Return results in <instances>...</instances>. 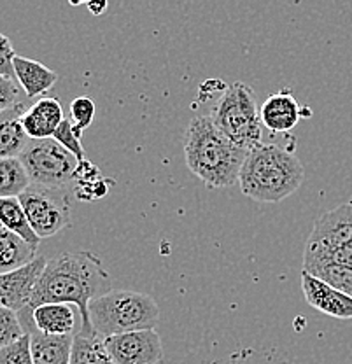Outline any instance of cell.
<instances>
[{
	"mask_svg": "<svg viewBox=\"0 0 352 364\" xmlns=\"http://www.w3.org/2000/svg\"><path fill=\"white\" fill-rule=\"evenodd\" d=\"M111 291V275L97 254L88 250L63 252L48 261L37 280L30 305L23 312H32L46 303H65L74 305L81 314V329H93L90 322V303Z\"/></svg>",
	"mask_w": 352,
	"mask_h": 364,
	"instance_id": "1",
	"label": "cell"
},
{
	"mask_svg": "<svg viewBox=\"0 0 352 364\" xmlns=\"http://www.w3.org/2000/svg\"><path fill=\"white\" fill-rule=\"evenodd\" d=\"M184 156L188 168L207 188L219 189L238 184L247 151L226 139L210 116H196L184 135Z\"/></svg>",
	"mask_w": 352,
	"mask_h": 364,
	"instance_id": "2",
	"label": "cell"
},
{
	"mask_svg": "<svg viewBox=\"0 0 352 364\" xmlns=\"http://www.w3.org/2000/svg\"><path fill=\"white\" fill-rule=\"evenodd\" d=\"M305 179L304 163L275 144H261L244 159L238 186L256 202L277 203L293 195Z\"/></svg>",
	"mask_w": 352,
	"mask_h": 364,
	"instance_id": "3",
	"label": "cell"
},
{
	"mask_svg": "<svg viewBox=\"0 0 352 364\" xmlns=\"http://www.w3.org/2000/svg\"><path fill=\"white\" fill-rule=\"evenodd\" d=\"M90 322L102 338L124 333L154 329L160 322V306L149 294L137 291H111L88 306Z\"/></svg>",
	"mask_w": 352,
	"mask_h": 364,
	"instance_id": "4",
	"label": "cell"
},
{
	"mask_svg": "<svg viewBox=\"0 0 352 364\" xmlns=\"http://www.w3.org/2000/svg\"><path fill=\"white\" fill-rule=\"evenodd\" d=\"M212 121L226 139L244 151L261 146L263 124L256 104V95L251 86L233 82L212 109Z\"/></svg>",
	"mask_w": 352,
	"mask_h": 364,
	"instance_id": "5",
	"label": "cell"
},
{
	"mask_svg": "<svg viewBox=\"0 0 352 364\" xmlns=\"http://www.w3.org/2000/svg\"><path fill=\"white\" fill-rule=\"evenodd\" d=\"M30 182L51 189H63L74 181L79 161L55 139L30 140L20 154Z\"/></svg>",
	"mask_w": 352,
	"mask_h": 364,
	"instance_id": "6",
	"label": "cell"
},
{
	"mask_svg": "<svg viewBox=\"0 0 352 364\" xmlns=\"http://www.w3.org/2000/svg\"><path fill=\"white\" fill-rule=\"evenodd\" d=\"M33 233L43 240L70 225V198L63 189L30 184L18 196Z\"/></svg>",
	"mask_w": 352,
	"mask_h": 364,
	"instance_id": "7",
	"label": "cell"
},
{
	"mask_svg": "<svg viewBox=\"0 0 352 364\" xmlns=\"http://www.w3.org/2000/svg\"><path fill=\"white\" fill-rule=\"evenodd\" d=\"M352 247V202L338 205L321 215L305 244L304 256Z\"/></svg>",
	"mask_w": 352,
	"mask_h": 364,
	"instance_id": "8",
	"label": "cell"
},
{
	"mask_svg": "<svg viewBox=\"0 0 352 364\" xmlns=\"http://www.w3.org/2000/svg\"><path fill=\"white\" fill-rule=\"evenodd\" d=\"M104 341L116 364H160L164 361V345L154 329L109 336Z\"/></svg>",
	"mask_w": 352,
	"mask_h": 364,
	"instance_id": "9",
	"label": "cell"
},
{
	"mask_svg": "<svg viewBox=\"0 0 352 364\" xmlns=\"http://www.w3.org/2000/svg\"><path fill=\"white\" fill-rule=\"evenodd\" d=\"M25 333L37 331L46 336H74L81 329V314L74 305L65 303H46L32 312H20Z\"/></svg>",
	"mask_w": 352,
	"mask_h": 364,
	"instance_id": "10",
	"label": "cell"
},
{
	"mask_svg": "<svg viewBox=\"0 0 352 364\" xmlns=\"http://www.w3.org/2000/svg\"><path fill=\"white\" fill-rule=\"evenodd\" d=\"M46 263V257L37 256L32 263L20 268V270L2 273L0 275V306L13 310L16 314L23 312L30 305L37 280H39Z\"/></svg>",
	"mask_w": 352,
	"mask_h": 364,
	"instance_id": "11",
	"label": "cell"
},
{
	"mask_svg": "<svg viewBox=\"0 0 352 364\" xmlns=\"http://www.w3.org/2000/svg\"><path fill=\"white\" fill-rule=\"evenodd\" d=\"M302 289L310 306L335 318H352V298L323 282L309 272L302 270Z\"/></svg>",
	"mask_w": 352,
	"mask_h": 364,
	"instance_id": "12",
	"label": "cell"
},
{
	"mask_svg": "<svg viewBox=\"0 0 352 364\" xmlns=\"http://www.w3.org/2000/svg\"><path fill=\"white\" fill-rule=\"evenodd\" d=\"M63 119L65 116L58 98L43 97L26 109L21 117V124L30 140H44L53 139Z\"/></svg>",
	"mask_w": 352,
	"mask_h": 364,
	"instance_id": "13",
	"label": "cell"
},
{
	"mask_svg": "<svg viewBox=\"0 0 352 364\" xmlns=\"http://www.w3.org/2000/svg\"><path fill=\"white\" fill-rule=\"evenodd\" d=\"M260 117L261 124L270 132L286 134L293 130L300 121V105L289 91H279L263 102L260 107Z\"/></svg>",
	"mask_w": 352,
	"mask_h": 364,
	"instance_id": "14",
	"label": "cell"
},
{
	"mask_svg": "<svg viewBox=\"0 0 352 364\" xmlns=\"http://www.w3.org/2000/svg\"><path fill=\"white\" fill-rule=\"evenodd\" d=\"M28 107L30 105H26V102H21L0 112V159L20 158L25 147L28 146L30 139L21 124V117Z\"/></svg>",
	"mask_w": 352,
	"mask_h": 364,
	"instance_id": "15",
	"label": "cell"
},
{
	"mask_svg": "<svg viewBox=\"0 0 352 364\" xmlns=\"http://www.w3.org/2000/svg\"><path fill=\"white\" fill-rule=\"evenodd\" d=\"M13 65L18 85L21 86L26 98H36L48 93L58 81L56 72H53L51 68L43 65V63L36 62V60L16 55Z\"/></svg>",
	"mask_w": 352,
	"mask_h": 364,
	"instance_id": "16",
	"label": "cell"
},
{
	"mask_svg": "<svg viewBox=\"0 0 352 364\" xmlns=\"http://www.w3.org/2000/svg\"><path fill=\"white\" fill-rule=\"evenodd\" d=\"M37 249L39 247L25 242L13 231L0 228V275L32 263L37 257Z\"/></svg>",
	"mask_w": 352,
	"mask_h": 364,
	"instance_id": "17",
	"label": "cell"
},
{
	"mask_svg": "<svg viewBox=\"0 0 352 364\" xmlns=\"http://www.w3.org/2000/svg\"><path fill=\"white\" fill-rule=\"evenodd\" d=\"M33 364H70L74 336H46L30 331Z\"/></svg>",
	"mask_w": 352,
	"mask_h": 364,
	"instance_id": "18",
	"label": "cell"
},
{
	"mask_svg": "<svg viewBox=\"0 0 352 364\" xmlns=\"http://www.w3.org/2000/svg\"><path fill=\"white\" fill-rule=\"evenodd\" d=\"M70 364H116L105 341L93 329H79L72 340Z\"/></svg>",
	"mask_w": 352,
	"mask_h": 364,
	"instance_id": "19",
	"label": "cell"
},
{
	"mask_svg": "<svg viewBox=\"0 0 352 364\" xmlns=\"http://www.w3.org/2000/svg\"><path fill=\"white\" fill-rule=\"evenodd\" d=\"M0 225L6 230L13 231L28 244L39 247L41 238L33 233L26 214L18 198H0Z\"/></svg>",
	"mask_w": 352,
	"mask_h": 364,
	"instance_id": "20",
	"label": "cell"
},
{
	"mask_svg": "<svg viewBox=\"0 0 352 364\" xmlns=\"http://www.w3.org/2000/svg\"><path fill=\"white\" fill-rule=\"evenodd\" d=\"M302 270L309 272L310 275L317 277L323 282L338 289L340 293L352 298V268L329 263V261H304Z\"/></svg>",
	"mask_w": 352,
	"mask_h": 364,
	"instance_id": "21",
	"label": "cell"
},
{
	"mask_svg": "<svg viewBox=\"0 0 352 364\" xmlns=\"http://www.w3.org/2000/svg\"><path fill=\"white\" fill-rule=\"evenodd\" d=\"M30 184L20 158L0 159V198H18Z\"/></svg>",
	"mask_w": 352,
	"mask_h": 364,
	"instance_id": "22",
	"label": "cell"
},
{
	"mask_svg": "<svg viewBox=\"0 0 352 364\" xmlns=\"http://www.w3.org/2000/svg\"><path fill=\"white\" fill-rule=\"evenodd\" d=\"M95 117V102L92 97H78L70 102V123L75 135L81 139L88 127H92Z\"/></svg>",
	"mask_w": 352,
	"mask_h": 364,
	"instance_id": "23",
	"label": "cell"
},
{
	"mask_svg": "<svg viewBox=\"0 0 352 364\" xmlns=\"http://www.w3.org/2000/svg\"><path fill=\"white\" fill-rule=\"evenodd\" d=\"M0 364H33L28 333L7 347L0 348Z\"/></svg>",
	"mask_w": 352,
	"mask_h": 364,
	"instance_id": "24",
	"label": "cell"
},
{
	"mask_svg": "<svg viewBox=\"0 0 352 364\" xmlns=\"http://www.w3.org/2000/svg\"><path fill=\"white\" fill-rule=\"evenodd\" d=\"M25 335L20 317L16 312L0 306V348L7 347L13 341L20 340Z\"/></svg>",
	"mask_w": 352,
	"mask_h": 364,
	"instance_id": "25",
	"label": "cell"
},
{
	"mask_svg": "<svg viewBox=\"0 0 352 364\" xmlns=\"http://www.w3.org/2000/svg\"><path fill=\"white\" fill-rule=\"evenodd\" d=\"M53 139L60 144L62 147H65L70 154H74L78 158V161H82L85 158V149L81 146V139L75 135L74 127H72L70 119H63V123L60 124L56 134L53 135Z\"/></svg>",
	"mask_w": 352,
	"mask_h": 364,
	"instance_id": "26",
	"label": "cell"
},
{
	"mask_svg": "<svg viewBox=\"0 0 352 364\" xmlns=\"http://www.w3.org/2000/svg\"><path fill=\"white\" fill-rule=\"evenodd\" d=\"M25 97L26 95L21 90V86L18 85L16 79L2 77L0 75V112L25 102Z\"/></svg>",
	"mask_w": 352,
	"mask_h": 364,
	"instance_id": "27",
	"label": "cell"
},
{
	"mask_svg": "<svg viewBox=\"0 0 352 364\" xmlns=\"http://www.w3.org/2000/svg\"><path fill=\"white\" fill-rule=\"evenodd\" d=\"M112 186V179H100L92 184H79L74 186V195L75 198L81 202H93V200H100L107 195L109 188Z\"/></svg>",
	"mask_w": 352,
	"mask_h": 364,
	"instance_id": "28",
	"label": "cell"
},
{
	"mask_svg": "<svg viewBox=\"0 0 352 364\" xmlns=\"http://www.w3.org/2000/svg\"><path fill=\"white\" fill-rule=\"evenodd\" d=\"M14 58H16V51H14L9 37L0 33V75H2V77L16 79L13 65Z\"/></svg>",
	"mask_w": 352,
	"mask_h": 364,
	"instance_id": "29",
	"label": "cell"
},
{
	"mask_svg": "<svg viewBox=\"0 0 352 364\" xmlns=\"http://www.w3.org/2000/svg\"><path fill=\"white\" fill-rule=\"evenodd\" d=\"M86 7H88L90 11H92V14L95 16H100V14H104V11L107 9V2H88L86 4Z\"/></svg>",
	"mask_w": 352,
	"mask_h": 364,
	"instance_id": "30",
	"label": "cell"
},
{
	"mask_svg": "<svg viewBox=\"0 0 352 364\" xmlns=\"http://www.w3.org/2000/svg\"><path fill=\"white\" fill-rule=\"evenodd\" d=\"M0 228H2V225H0Z\"/></svg>",
	"mask_w": 352,
	"mask_h": 364,
	"instance_id": "31",
	"label": "cell"
}]
</instances>
